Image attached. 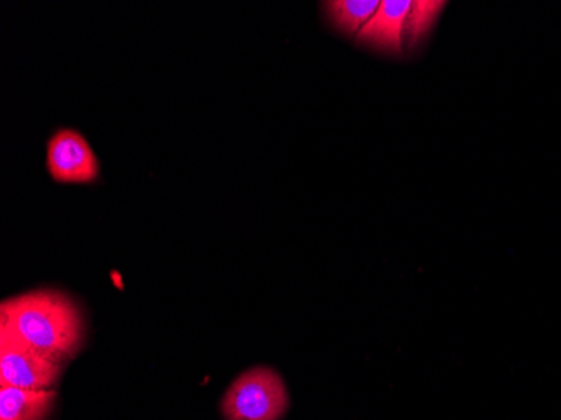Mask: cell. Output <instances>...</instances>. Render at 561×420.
<instances>
[{
  "label": "cell",
  "mask_w": 561,
  "mask_h": 420,
  "mask_svg": "<svg viewBox=\"0 0 561 420\" xmlns=\"http://www.w3.org/2000/svg\"><path fill=\"white\" fill-rule=\"evenodd\" d=\"M0 325L62 365L83 345L84 323L80 309L71 298L53 290L5 299L0 306Z\"/></svg>",
  "instance_id": "1"
},
{
  "label": "cell",
  "mask_w": 561,
  "mask_h": 420,
  "mask_svg": "<svg viewBox=\"0 0 561 420\" xmlns=\"http://www.w3.org/2000/svg\"><path fill=\"white\" fill-rule=\"evenodd\" d=\"M446 5L439 0H383L356 43L392 58L411 56L424 46Z\"/></svg>",
  "instance_id": "2"
},
{
  "label": "cell",
  "mask_w": 561,
  "mask_h": 420,
  "mask_svg": "<svg viewBox=\"0 0 561 420\" xmlns=\"http://www.w3.org/2000/svg\"><path fill=\"white\" fill-rule=\"evenodd\" d=\"M220 409L226 420H280L289 409L288 388L273 366H252L227 388Z\"/></svg>",
  "instance_id": "3"
},
{
  "label": "cell",
  "mask_w": 561,
  "mask_h": 420,
  "mask_svg": "<svg viewBox=\"0 0 561 420\" xmlns=\"http://www.w3.org/2000/svg\"><path fill=\"white\" fill-rule=\"evenodd\" d=\"M62 374V363L47 359L0 325V385L25 390H53Z\"/></svg>",
  "instance_id": "4"
},
{
  "label": "cell",
  "mask_w": 561,
  "mask_h": 420,
  "mask_svg": "<svg viewBox=\"0 0 561 420\" xmlns=\"http://www.w3.org/2000/svg\"><path fill=\"white\" fill-rule=\"evenodd\" d=\"M47 172L59 183H90L100 175L93 148L75 129H59L47 141Z\"/></svg>",
  "instance_id": "5"
},
{
  "label": "cell",
  "mask_w": 561,
  "mask_h": 420,
  "mask_svg": "<svg viewBox=\"0 0 561 420\" xmlns=\"http://www.w3.org/2000/svg\"><path fill=\"white\" fill-rule=\"evenodd\" d=\"M55 399V390H25L0 385V420H44Z\"/></svg>",
  "instance_id": "6"
},
{
  "label": "cell",
  "mask_w": 561,
  "mask_h": 420,
  "mask_svg": "<svg viewBox=\"0 0 561 420\" xmlns=\"http://www.w3.org/2000/svg\"><path fill=\"white\" fill-rule=\"evenodd\" d=\"M321 5L333 30L345 36H358L374 18L380 0H330Z\"/></svg>",
  "instance_id": "7"
}]
</instances>
